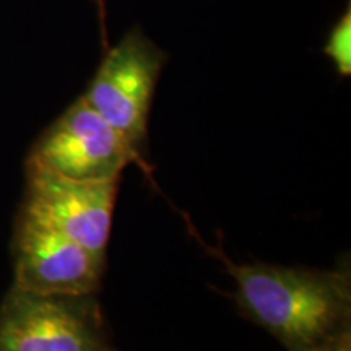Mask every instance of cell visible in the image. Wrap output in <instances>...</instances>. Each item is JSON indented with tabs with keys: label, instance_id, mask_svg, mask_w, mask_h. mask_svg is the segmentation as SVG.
<instances>
[{
	"label": "cell",
	"instance_id": "8",
	"mask_svg": "<svg viewBox=\"0 0 351 351\" xmlns=\"http://www.w3.org/2000/svg\"><path fill=\"white\" fill-rule=\"evenodd\" d=\"M311 351H351V324L333 333L330 339Z\"/></svg>",
	"mask_w": 351,
	"mask_h": 351
},
{
	"label": "cell",
	"instance_id": "3",
	"mask_svg": "<svg viewBox=\"0 0 351 351\" xmlns=\"http://www.w3.org/2000/svg\"><path fill=\"white\" fill-rule=\"evenodd\" d=\"M165 64V52L134 28L106 52L83 95L140 156L147 147L152 101Z\"/></svg>",
	"mask_w": 351,
	"mask_h": 351
},
{
	"label": "cell",
	"instance_id": "5",
	"mask_svg": "<svg viewBox=\"0 0 351 351\" xmlns=\"http://www.w3.org/2000/svg\"><path fill=\"white\" fill-rule=\"evenodd\" d=\"M106 257L21 210L15 231L13 289L41 296H86L99 289Z\"/></svg>",
	"mask_w": 351,
	"mask_h": 351
},
{
	"label": "cell",
	"instance_id": "2",
	"mask_svg": "<svg viewBox=\"0 0 351 351\" xmlns=\"http://www.w3.org/2000/svg\"><path fill=\"white\" fill-rule=\"evenodd\" d=\"M0 351H116L99 302L12 289L0 307Z\"/></svg>",
	"mask_w": 351,
	"mask_h": 351
},
{
	"label": "cell",
	"instance_id": "7",
	"mask_svg": "<svg viewBox=\"0 0 351 351\" xmlns=\"http://www.w3.org/2000/svg\"><path fill=\"white\" fill-rule=\"evenodd\" d=\"M324 52L335 65L341 77H350L351 73V10L350 7L337 21L328 34Z\"/></svg>",
	"mask_w": 351,
	"mask_h": 351
},
{
	"label": "cell",
	"instance_id": "6",
	"mask_svg": "<svg viewBox=\"0 0 351 351\" xmlns=\"http://www.w3.org/2000/svg\"><path fill=\"white\" fill-rule=\"evenodd\" d=\"M119 179L77 181L28 166V192L23 208L47 225L106 257L112 210Z\"/></svg>",
	"mask_w": 351,
	"mask_h": 351
},
{
	"label": "cell",
	"instance_id": "1",
	"mask_svg": "<svg viewBox=\"0 0 351 351\" xmlns=\"http://www.w3.org/2000/svg\"><path fill=\"white\" fill-rule=\"evenodd\" d=\"M236 282V304L288 351H311L351 324L348 262L337 270L234 263L217 249Z\"/></svg>",
	"mask_w": 351,
	"mask_h": 351
},
{
	"label": "cell",
	"instance_id": "4",
	"mask_svg": "<svg viewBox=\"0 0 351 351\" xmlns=\"http://www.w3.org/2000/svg\"><path fill=\"white\" fill-rule=\"evenodd\" d=\"M143 158L80 96L34 143L28 166L77 181L119 179Z\"/></svg>",
	"mask_w": 351,
	"mask_h": 351
},
{
	"label": "cell",
	"instance_id": "9",
	"mask_svg": "<svg viewBox=\"0 0 351 351\" xmlns=\"http://www.w3.org/2000/svg\"><path fill=\"white\" fill-rule=\"evenodd\" d=\"M96 3H98V8H99L101 29H103V32H104V12H106V8H104V0H96Z\"/></svg>",
	"mask_w": 351,
	"mask_h": 351
}]
</instances>
